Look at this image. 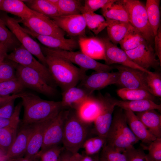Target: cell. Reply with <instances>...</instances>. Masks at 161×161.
<instances>
[{
  "label": "cell",
  "mask_w": 161,
  "mask_h": 161,
  "mask_svg": "<svg viewBox=\"0 0 161 161\" xmlns=\"http://www.w3.org/2000/svg\"><path fill=\"white\" fill-rule=\"evenodd\" d=\"M65 149L60 145L52 147L40 152V161H59L61 155Z\"/></svg>",
  "instance_id": "obj_44"
},
{
  "label": "cell",
  "mask_w": 161,
  "mask_h": 161,
  "mask_svg": "<svg viewBox=\"0 0 161 161\" xmlns=\"http://www.w3.org/2000/svg\"><path fill=\"white\" fill-rule=\"evenodd\" d=\"M4 61H0V65L1 64H2L4 62Z\"/></svg>",
  "instance_id": "obj_60"
},
{
  "label": "cell",
  "mask_w": 161,
  "mask_h": 161,
  "mask_svg": "<svg viewBox=\"0 0 161 161\" xmlns=\"http://www.w3.org/2000/svg\"><path fill=\"white\" fill-rule=\"evenodd\" d=\"M154 49L156 56L161 63V28L159 27L157 34L154 37Z\"/></svg>",
  "instance_id": "obj_49"
},
{
  "label": "cell",
  "mask_w": 161,
  "mask_h": 161,
  "mask_svg": "<svg viewBox=\"0 0 161 161\" xmlns=\"http://www.w3.org/2000/svg\"><path fill=\"white\" fill-rule=\"evenodd\" d=\"M25 87L16 77L11 80L0 82V96H6L11 94L24 92Z\"/></svg>",
  "instance_id": "obj_37"
},
{
  "label": "cell",
  "mask_w": 161,
  "mask_h": 161,
  "mask_svg": "<svg viewBox=\"0 0 161 161\" xmlns=\"http://www.w3.org/2000/svg\"><path fill=\"white\" fill-rule=\"evenodd\" d=\"M30 31L38 34L62 38L66 33L59 28L54 21L39 13L28 18L18 20Z\"/></svg>",
  "instance_id": "obj_9"
},
{
  "label": "cell",
  "mask_w": 161,
  "mask_h": 161,
  "mask_svg": "<svg viewBox=\"0 0 161 161\" xmlns=\"http://www.w3.org/2000/svg\"><path fill=\"white\" fill-rule=\"evenodd\" d=\"M112 100L115 106H117L124 110H129L134 112L151 110H161V104H157L149 100L126 101L118 100L112 97Z\"/></svg>",
  "instance_id": "obj_26"
},
{
  "label": "cell",
  "mask_w": 161,
  "mask_h": 161,
  "mask_svg": "<svg viewBox=\"0 0 161 161\" xmlns=\"http://www.w3.org/2000/svg\"><path fill=\"white\" fill-rule=\"evenodd\" d=\"M134 62L147 70L149 68H157L161 63L156 58L154 49L151 44L145 41L136 48L124 51Z\"/></svg>",
  "instance_id": "obj_13"
},
{
  "label": "cell",
  "mask_w": 161,
  "mask_h": 161,
  "mask_svg": "<svg viewBox=\"0 0 161 161\" xmlns=\"http://www.w3.org/2000/svg\"><path fill=\"white\" fill-rule=\"evenodd\" d=\"M124 112L129 128L139 140L149 144L156 139L134 112L129 110H124Z\"/></svg>",
  "instance_id": "obj_24"
},
{
  "label": "cell",
  "mask_w": 161,
  "mask_h": 161,
  "mask_svg": "<svg viewBox=\"0 0 161 161\" xmlns=\"http://www.w3.org/2000/svg\"><path fill=\"white\" fill-rule=\"evenodd\" d=\"M101 9L106 20L129 22L128 12L124 0H111Z\"/></svg>",
  "instance_id": "obj_25"
},
{
  "label": "cell",
  "mask_w": 161,
  "mask_h": 161,
  "mask_svg": "<svg viewBox=\"0 0 161 161\" xmlns=\"http://www.w3.org/2000/svg\"><path fill=\"white\" fill-rule=\"evenodd\" d=\"M70 161H76L74 156L73 154H72L71 156Z\"/></svg>",
  "instance_id": "obj_57"
},
{
  "label": "cell",
  "mask_w": 161,
  "mask_h": 161,
  "mask_svg": "<svg viewBox=\"0 0 161 161\" xmlns=\"http://www.w3.org/2000/svg\"><path fill=\"white\" fill-rule=\"evenodd\" d=\"M34 124H22L18 130L15 140L7 153L8 160L22 157L26 151L30 138L32 133Z\"/></svg>",
  "instance_id": "obj_19"
},
{
  "label": "cell",
  "mask_w": 161,
  "mask_h": 161,
  "mask_svg": "<svg viewBox=\"0 0 161 161\" xmlns=\"http://www.w3.org/2000/svg\"><path fill=\"white\" fill-rule=\"evenodd\" d=\"M136 115L156 138H161V115L155 110L136 112Z\"/></svg>",
  "instance_id": "obj_28"
},
{
  "label": "cell",
  "mask_w": 161,
  "mask_h": 161,
  "mask_svg": "<svg viewBox=\"0 0 161 161\" xmlns=\"http://www.w3.org/2000/svg\"><path fill=\"white\" fill-rule=\"evenodd\" d=\"M96 161H99V159L98 156L97 157Z\"/></svg>",
  "instance_id": "obj_59"
},
{
  "label": "cell",
  "mask_w": 161,
  "mask_h": 161,
  "mask_svg": "<svg viewBox=\"0 0 161 161\" xmlns=\"http://www.w3.org/2000/svg\"><path fill=\"white\" fill-rule=\"evenodd\" d=\"M105 49V60L106 64L111 65L118 64L132 68L139 69L147 73L151 72L140 67L129 58L125 52L112 43L108 37L101 38Z\"/></svg>",
  "instance_id": "obj_15"
},
{
  "label": "cell",
  "mask_w": 161,
  "mask_h": 161,
  "mask_svg": "<svg viewBox=\"0 0 161 161\" xmlns=\"http://www.w3.org/2000/svg\"><path fill=\"white\" fill-rule=\"evenodd\" d=\"M24 30L31 36L37 39L43 46L51 49L74 51L79 47L78 40L74 38H59L54 37L38 34L27 28Z\"/></svg>",
  "instance_id": "obj_18"
},
{
  "label": "cell",
  "mask_w": 161,
  "mask_h": 161,
  "mask_svg": "<svg viewBox=\"0 0 161 161\" xmlns=\"http://www.w3.org/2000/svg\"><path fill=\"white\" fill-rule=\"evenodd\" d=\"M160 0H147L145 5L149 24L154 36L160 25Z\"/></svg>",
  "instance_id": "obj_32"
},
{
  "label": "cell",
  "mask_w": 161,
  "mask_h": 161,
  "mask_svg": "<svg viewBox=\"0 0 161 161\" xmlns=\"http://www.w3.org/2000/svg\"><path fill=\"white\" fill-rule=\"evenodd\" d=\"M44 55H52L64 59L80 68L86 70L92 69L96 72H110L114 68L113 66L99 62L86 55L81 51H74L55 49L40 45Z\"/></svg>",
  "instance_id": "obj_5"
},
{
  "label": "cell",
  "mask_w": 161,
  "mask_h": 161,
  "mask_svg": "<svg viewBox=\"0 0 161 161\" xmlns=\"http://www.w3.org/2000/svg\"><path fill=\"white\" fill-rule=\"evenodd\" d=\"M119 73L117 72H96L86 75L80 81V87L92 94L111 84L118 83Z\"/></svg>",
  "instance_id": "obj_17"
},
{
  "label": "cell",
  "mask_w": 161,
  "mask_h": 161,
  "mask_svg": "<svg viewBox=\"0 0 161 161\" xmlns=\"http://www.w3.org/2000/svg\"><path fill=\"white\" fill-rule=\"evenodd\" d=\"M0 42L3 43L13 50L21 45L15 36L6 25L0 16Z\"/></svg>",
  "instance_id": "obj_38"
},
{
  "label": "cell",
  "mask_w": 161,
  "mask_h": 161,
  "mask_svg": "<svg viewBox=\"0 0 161 161\" xmlns=\"http://www.w3.org/2000/svg\"><path fill=\"white\" fill-rule=\"evenodd\" d=\"M44 55L47 67L54 82L63 91L76 86L86 75L87 70L78 68L64 59L52 55Z\"/></svg>",
  "instance_id": "obj_2"
},
{
  "label": "cell",
  "mask_w": 161,
  "mask_h": 161,
  "mask_svg": "<svg viewBox=\"0 0 161 161\" xmlns=\"http://www.w3.org/2000/svg\"><path fill=\"white\" fill-rule=\"evenodd\" d=\"M69 110L63 109L55 116L45 132L39 152L62 143L65 122Z\"/></svg>",
  "instance_id": "obj_12"
},
{
  "label": "cell",
  "mask_w": 161,
  "mask_h": 161,
  "mask_svg": "<svg viewBox=\"0 0 161 161\" xmlns=\"http://www.w3.org/2000/svg\"><path fill=\"white\" fill-rule=\"evenodd\" d=\"M80 51L94 59L105 60V49L101 38L86 35L78 39Z\"/></svg>",
  "instance_id": "obj_21"
},
{
  "label": "cell",
  "mask_w": 161,
  "mask_h": 161,
  "mask_svg": "<svg viewBox=\"0 0 161 161\" xmlns=\"http://www.w3.org/2000/svg\"><path fill=\"white\" fill-rule=\"evenodd\" d=\"M126 156L128 161H154L141 148L136 149L132 145L123 152Z\"/></svg>",
  "instance_id": "obj_43"
},
{
  "label": "cell",
  "mask_w": 161,
  "mask_h": 161,
  "mask_svg": "<svg viewBox=\"0 0 161 161\" xmlns=\"http://www.w3.org/2000/svg\"><path fill=\"white\" fill-rule=\"evenodd\" d=\"M15 100H13L3 106L0 107V117H9L13 113Z\"/></svg>",
  "instance_id": "obj_48"
},
{
  "label": "cell",
  "mask_w": 161,
  "mask_h": 161,
  "mask_svg": "<svg viewBox=\"0 0 161 161\" xmlns=\"http://www.w3.org/2000/svg\"><path fill=\"white\" fill-rule=\"evenodd\" d=\"M146 83L149 92L155 97H161V77L159 73L152 72L148 73Z\"/></svg>",
  "instance_id": "obj_40"
},
{
  "label": "cell",
  "mask_w": 161,
  "mask_h": 161,
  "mask_svg": "<svg viewBox=\"0 0 161 161\" xmlns=\"http://www.w3.org/2000/svg\"><path fill=\"white\" fill-rule=\"evenodd\" d=\"M52 4L56 6L59 0H48Z\"/></svg>",
  "instance_id": "obj_56"
},
{
  "label": "cell",
  "mask_w": 161,
  "mask_h": 161,
  "mask_svg": "<svg viewBox=\"0 0 161 161\" xmlns=\"http://www.w3.org/2000/svg\"><path fill=\"white\" fill-rule=\"evenodd\" d=\"M0 10L16 16L20 19L39 14L30 9L22 0H2Z\"/></svg>",
  "instance_id": "obj_27"
},
{
  "label": "cell",
  "mask_w": 161,
  "mask_h": 161,
  "mask_svg": "<svg viewBox=\"0 0 161 161\" xmlns=\"http://www.w3.org/2000/svg\"><path fill=\"white\" fill-rule=\"evenodd\" d=\"M149 145L148 155L154 161H161V138H156Z\"/></svg>",
  "instance_id": "obj_46"
},
{
  "label": "cell",
  "mask_w": 161,
  "mask_h": 161,
  "mask_svg": "<svg viewBox=\"0 0 161 161\" xmlns=\"http://www.w3.org/2000/svg\"><path fill=\"white\" fill-rule=\"evenodd\" d=\"M98 96L100 102V109L93 123L92 133L106 138L112 121V114L115 106L109 94H107L104 96L99 94Z\"/></svg>",
  "instance_id": "obj_11"
},
{
  "label": "cell",
  "mask_w": 161,
  "mask_h": 161,
  "mask_svg": "<svg viewBox=\"0 0 161 161\" xmlns=\"http://www.w3.org/2000/svg\"><path fill=\"white\" fill-rule=\"evenodd\" d=\"M20 121L17 120L0 129V148L7 154L15 140Z\"/></svg>",
  "instance_id": "obj_31"
},
{
  "label": "cell",
  "mask_w": 161,
  "mask_h": 161,
  "mask_svg": "<svg viewBox=\"0 0 161 161\" xmlns=\"http://www.w3.org/2000/svg\"><path fill=\"white\" fill-rule=\"evenodd\" d=\"M22 104L18 103L15 107L12 115L9 117H0V129L6 127L16 120L20 119V115Z\"/></svg>",
  "instance_id": "obj_47"
},
{
  "label": "cell",
  "mask_w": 161,
  "mask_h": 161,
  "mask_svg": "<svg viewBox=\"0 0 161 161\" xmlns=\"http://www.w3.org/2000/svg\"><path fill=\"white\" fill-rule=\"evenodd\" d=\"M40 154L38 153L36 155L31 157H21L18 158L10 159L7 160L8 161H38L40 160Z\"/></svg>",
  "instance_id": "obj_51"
},
{
  "label": "cell",
  "mask_w": 161,
  "mask_h": 161,
  "mask_svg": "<svg viewBox=\"0 0 161 161\" xmlns=\"http://www.w3.org/2000/svg\"><path fill=\"white\" fill-rule=\"evenodd\" d=\"M23 93V92L19 94L12 95L6 96H0V107L4 106L11 100L21 98Z\"/></svg>",
  "instance_id": "obj_50"
},
{
  "label": "cell",
  "mask_w": 161,
  "mask_h": 161,
  "mask_svg": "<svg viewBox=\"0 0 161 161\" xmlns=\"http://www.w3.org/2000/svg\"><path fill=\"white\" fill-rule=\"evenodd\" d=\"M22 1L31 10L51 19L62 16L57 7L48 0Z\"/></svg>",
  "instance_id": "obj_30"
},
{
  "label": "cell",
  "mask_w": 161,
  "mask_h": 161,
  "mask_svg": "<svg viewBox=\"0 0 161 161\" xmlns=\"http://www.w3.org/2000/svg\"><path fill=\"white\" fill-rule=\"evenodd\" d=\"M106 140V144L121 152L139 141L129 128L124 113L120 108L114 114Z\"/></svg>",
  "instance_id": "obj_4"
},
{
  "label": "cell",
  "mask_w": 161,
  "mask_h": 161,
  "mask_svg": "<svg viewBox=\"0 0 161 161\" xmlns=\"http://www.w3.org/2000/svg\"><path fill=\"white\" fill-rule=\"evenodd\" d=\"M39 160L38 161H39Z\"/></svg>",
  "instance_id": "obj_63"
},
{
  "label": "cell",
  "mask_w": 161,
  "mask_h": 161,
  "mask_svg": "<svg viewBox=\"0 0 161 161\" xmlns=\"http://www.w3.org/2000/svg\"><path fill=\"white\" fill-rule=\"evenodd\" d=\"M72 154L69 152L64 150L61 155L59 161H70Z\"/></svg>",
  "instance_id": "obj_54"
},
{
  "label": "cell",
  "mask_w": 161,
  "mask_h": 161,
  "mask_svg": "<svg viewBox=\"0 0 161 161\" xmlns=\"http://www.w3.org/2000/svg\"><path fill=\"white\" fill-rule=\"evenodd\" d=\"M113 66L114 68L118 70L119 73L117 84L123 88L132 89H143L148 92L146 83L148 73L118 64Z\"/></svg>",
  "instance_id": "obj_14"
},
{
  "label": "cell",
  "mask_w": 161,
  "mask_h": 161,
  "mask_svg": "<svg viewBox=\"0 0 161 161\" xmlns=\"http://www.w3.org/2000/svg\"><path fill=\"white\" fill-rule=\"evenodd\" d=\"M92 94L81 87L73 86L62 93L61 101L64 109H71L75 110L89 96Z\"/></svg>",
  "instance_id": "obj_22"
},
{
  "label": "cell",
  "mask_w": 161,
  "mask_h": 161,
  "mask_svg": "<svg viewBox=\"0 0 161 161\" xmlns=\"http://www.w3.org/2000/svg\"><path fill=\"white\" fill-rule=\"evenodd\" d=\"M145 41L141 34L130 24L125 37L119 44L122 49L127 51L136 48Z\"/></svg>",
  "instance_id": "obj_33"
},
{
  "label": "cell",
  "mask_w": 161,
  "mask_h": 161,
  "mask_svg": "<svg viewBox=\"0 0 161 161\" xmlns=\"http://www.w3.org/2000/svg\"><path fill=\"white\" fill-rule=\"evenodd\" d=\"M39 161H40V160H39Z\"/></svg>",
  "instance_id": "obj_62"
},
{
  "label": "cell",
  "mask_w": 161,
  "mask_h": 161,
  "mask_svg": "<svg viewBox=\"0 0 161 161\" xmlns=\"http://www.w3.org/2000/svg\"><path fill=\"white\" fill-rule=\"evenodd\" d=\"M51 19L66 33L70 36L79 37L86 35V26L82 14L62 15Z\"/></svg>",
  "instance_id": "obj_16"
},
{
  "label": "cell",
  "mask_w": 161,
  "mask_h": 161,
  "mask_svg": "<svg viewBox=\"0 0 161 161\" xmlns=\"http://www.w3.org/2000/svg\"><path fill=\"white\" fill-rule=\"evenodd\" d=\"M74 155L76 161H96L97 156L93 158L90 156L87 155H83L78 152L73 154Z\"/></svg>",
  "instance_id": "obj_52"
},
{
  "label": "cell",
  "mask_w": 161,
  "mask_h": 161,
  "mask_svg": "<svg viewBox=\"0 0 161 161\" xmlns=\"http://www.w3.org/2000/svg\"><path fill=\"white\" fill-rule=\"evenodd\" d=\"M83 5L79 0H59L56 6L62 15L81 14Z\"/></svg>",
  "instance_id": "obj_36"
},
{
  "label": "cell",
  "mask_w": 161,
  "mask_h": 161,
  "mask_svg": "<svg viewBox=\"0 0 161 161\" xmlns=\"http://www.w3.org/2000/svg\"><path fill=\"white\" fill-rule=\"evenodd\" d=\"M2 1V0H0V7Z\"/></svg>",
  "instance_id": "obj_61"
},
{
  "label": "cell",
  "mask_w": 161,
  "mask_h": 161,
  "mask_svg": "<svg viewBox=\"0 0 161 161\" xmlns=\"http://www.w3.org/2000/svg\"><path fill=\"white\" fill-rule=\"evenodd\" d=\"M129 22L151 44L154 36L149 24L145 6L138 0H124Z\"/></svg>",
  "instance_id": "obj_6"
},
{
  "label": "cell",
  "mask_w": 161,
  "mask_h": 161,
  "mask_svg": "<svg viewBox=\"0 0 161 161\" xmlns=\"http://www.w3.org/2000/svg\"><path fill=\"white\" fill-rule=\"evenodd\" d=\"M100 107V102L98 96L95 97L92 94L75 111L81 120L91 124L98 116Z\"/></svg>",
  "instance_id": "obj_23"
},
{
  "label": "cell",
  "mask_w": 161,
  "mask_h": 161,
  "mask_svg": "<svg viewBox=\"0 0 161 161\" xmlns=\"http://www.w3.org/2000/svg\"><path fill=\"white\" fill-rule=\"evenodd\" d=\"M21 98L24 109L23 124H33L44 121L55 117L64 109L61 101L44 100L31 92H24Z\"/></svg>",
  "instance_id": "obj_1"
},
{
  "label": "cell",
  "mask_w": 161,
  "mask_h": 161,
  "mask_svg": "<svg viewBox=\"0 0 161 161\" xmlns=\"http://www.w3.org/2000/svg\"><path fill=\"white\" fill-rule=\"evenodd\" d=\"M7 46L5 44L0 42V61L5 59L9 49Z\"/></svg>",
  "instance_id": "obj_53"
},
{
  "label": "cell",
  "mask_w": 161,
  "mask_h": 161,
  "mask_svg": "<svg viewBox=\"0 0 161 161\" xmlns=\"http://www.w3.org/2000/svg\"><path fill=\"white\" fill-rule=\"evenodd\" d=\"M16 77L25 88L47 96H52L55 93L56 90L54 87L32 69L18 64L16 68Z\"/></svg>",
  "instance_id": "obj_8"
},
{
  "label": "cell",
  "mask_w": 161,
  "mask_h": 161,
  "mask_svg": "<svg viewBox=\"0 0 161 161\" xmlns=\"http://www.w3.org/2000/svg\"><path fill=\"white\" fill-rule=\"evenodd\" d=\"M106 21L108 38L113 44H119L125 37L130 24L114 20Z\"/></svg>",
  "instance_id": "obj_29"
},
{
  "label": "cell",
  "mask_w": 161,
  "mask_h": 161,
  "mask_svg": "<svg viewBox=\"0 0 161 161\" xmlns=\"http://www.w3.org/2000/svg\"><path fill=\"white\" fill-rule=\"evenodd\" d=\"M82 14L84 17L86 27L95 35H98L106 27V20L102 16L94 12Z\"/></svg>",
  "instance_id": "obj_35"
},
{
  "label": "cell",
  "mask_w": 161,
  "mask_h": 161,
  "mask_svg": "<svg viewBox=\"0 0 161 161\" xmlns=\"http://www.w3.org/2000/svg\"><path fill=\"white\" fill-rule=\"evenodd\" d=\"M0 16L21 44L35 56L41 64L47 67L45 57L42 51L40 45L24 30L23 27L20 25L18 20L6 14Z\"/></svg>",
  "instance_id": "obj_7"
},
{
  "label": "cell",
  "mask_w": 161,
  "mask_h": 161,
  "mask_svg": "<svg viewBox=\"0 0 161 161\" xmlns=\"http://www.w3.org/2000/svg\"><path fill=\"white\" fill-rule=\"evenodd\" d=\"M5 59L35 70L49 85L53 87L52 85L54 82L47 67L38 61L21 44L7 54Z\"/></svg>",
  "instance_id": "obj_10"
},
{
  "label": "cell",
  "mask_w": 161,
  "mask_h": 161,
  "mask_svg": "<svg viewBox=\"0 0 161 161\" xmlns=\"http://www.w3.org/2000/svg\"><path fill=\"white\" fill-rule=\"evenodd\" d=\"M101 157L105 161H128L123 153L106 143L102 149Z\"/></svg>",
  "instance_id": "obj_41"
},
{
  "label": "cell",
  "mask_w": 161,
  "mask_h": 161,
  "mask_svg": "<svg viewBox=\"0 0 161 161\" xmlns=\"http://www.w3.org/2000/svg\"><path fill=\"white\" fill-rule=\"evenodd\" d=\"M7 153L0 148V157H6Z\"/></svg>",
  "instance_id": "obj_55"
},
{
  "label": "cell",
  "mask_w": 161,
  "mask_h": 161,
  "mask_svg": "<svg viewBox=\"0 0 161 161\" xmlns=\"http://www.w3.org/2000/svg\"><path fill=\"white\" fill-rule=\"evenodd\" d=\"M91 125L81 120L75 110H69L64 130L62 144L65 150L72 154L78 152L89 134L92 133Z\"/></svg>",
  "instance_id": "obj_3"
},
{
  "label": "cell",
  "mask_w": 161,
  "mask_h": 161,
  "mask_svg": "<svg viewBox=\"0 0 161 161\" xmlns=\"http://www.w3.org/2000/svg\"><path fill=\"white\" fill-rule=\"evenodd\" d=\"M56 116L34 123L33 131L24 154V157H31L36 155L38 153L43 144L46 130Z\"/></svg>",
  "instance_id": "obj_20"
},
{
  "label": "cell",
  "mask_w": 161,
  "mask_h": 161,
  "mask_svg": "<svg viewBox=\"0 0 161 161\" xmlns=\"http://www.w3.org/2000/svg\"><path fill=\"white\" fill-rule=\"evenodd\" d=\"M111 0H86L82 7L81 13L87 12H94L98 9L103 8Z\"/></svg>",
  "instance_id": "obj_45"
},
{
  "label": "cell",
  "mask_w": 161,
  "mask_h": 161,
  "mask_svg": "<svg viewBox=\"0 0 161 161\" xmlns=\"http://www.w3.org/2000/svg\"><path fill=\"white\" fill-rule=\"evenodd\" d=\"M117 95L123 100L132 101L149 100L154 101L155 96L148 91L143 89H129L125 88L118 89Z\"/></svg>",
  "instance_id": "obj_34"
},
{
  "label": "cell",
  "mask_w": 161,
  "mask_h": 161,
  "mask_svg": "<svg viewBox=\"0 0 161 161\" xmlns=\"http://www.w3.org/2000/svg\"><path fill=\"white\" fill-rule=\"evenodd\" d=\"M99 161H105L104 159L100 157V159H99Z\"/></svg>",
  "instance_id": "obj_58"
},
{
  "label": "cell",
  "mask_w": 161,
  "mask_h": 161,
  "mask_svg": "<svg viewBox=\"0 0 161 161\" xmlns=\"http://www.w3.org/2000/svg\"><path fill=\"white\" fill-rule=\"evenodd\" d=\"M106 138L97 136L87 138L84 142L82 148L86 155L91 156L97 154L106 143Z\"/></svg>",
  "instance_id": "obj_39"
},
{
  "label": "cell",
  "mask_w": 161,
  "mask_h": 161,
  "mask_svg": "<svg viewBox=\"0 0 161 161\" xmlns=\"http://www.w3.org/2000/svg\"><path fill=\"white\" fill-rule=\"evenodd\" d=\"M18 64L5 59L0 65V82L13 79L16 77V68Z\"/></svg>",
  "instance_id": "obj_42"
}]
</instances>
